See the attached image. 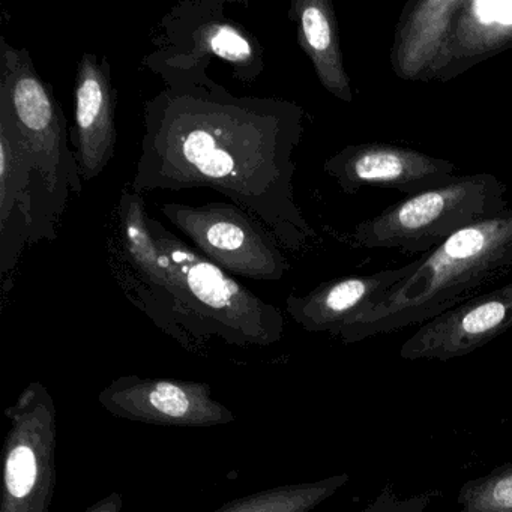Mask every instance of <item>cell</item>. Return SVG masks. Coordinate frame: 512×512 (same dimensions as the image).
Returning <instances> with one entry per match:
<instances>
[{
	"label": "cell",
	"mask_w": 512,
	"mask_h": 512,
	"mask_svg": "<svg viewBox=\"0 0 512 512\" xmlns=\"http://www.w3.org/2000/svg\"><path fill=\"white\" fill-rule=\"evenodd\" d=\"M458 512H512V460L461 485Z\"/></svg>",
	"instance_id": "cell-20"
},
{
	"label": "cell",
	"mask_w": 512,
	"mask_h": 512,
	"mask_svg": "<svg viewBox=\"0 0 512 512\" xmlns=\"http://www.w3.org/2000/svg\"><path fill=\"white\" fill-rule=\"evenodd\" d=\"M506 205V185L497 176H455L362 221L353 230V241L368 250L383 248L424 256L460 230L496 217Z\"/></svg>",
	"instance_id": "cell-4"
},
{
	"label": "cell",
	"mask_w": 512,
	"mask_h": 512,
	"mask_svg": "<svg viewBox=\"0 0 512 512\" xmlns=\"http://www.w3.org/2000/svg\"><path fill=\"white\" fill-rule=\"evenodd\" d=\"M0 106L10 112L20 137L64 214L70 193L83 191L79 161L67 142L64 110L26 49L2 40Z\"/></svg>",
	"instance_id": "cell-6"
},
{
	"label": "cell",
	"mask_w": 512,
	"mask_h": 512,
	"mask_svg": "<svg viewBox=\"0 0 512 512\" xmlns=\"http://www.w3.org/2000/svg\"><path fill=\"white\" fill-rule=\"evenodd\" d=\"M98 401L116 418L161 427H217L236 419L212 398L209 385L191 380L122 376L100 392Z\"/></svg>",
	"instance_id": "cell-10"
},
{
	"label": "cell",
	"mask_w": 512,
	"mask_h": 512,
	"mask_svg": "<svg viewBox=\"0 0 512 512\" xmlns=\"http://www.w3.org/2000/svg\"><path fill=\"white\" fill-rule=\"evenodd\" d=\"M122 505H124L122 494L118 493V491H113L109 496L89 506L85 512H122Z\"/></svg>",
	"instance_id": "cell-21"
},
{
	"label": "cell",
	"mask_w": 512,
	"mask_h": 512,
	"mask_svg": "<svg viewBox=\"0 0 512 512\" xmlns=\"http://www.w3.org/2000/svg\"><path fill=\"white\" fill-rule=\"evenodd\" d=\"M226 0H184L161 20L154 49L143 65L155 76L205 73L212 59L229 65L245 85L265 73V49L226 14Z\"/></svg>",
	"instance_id": "cell-5"
},
{
	"label": "cell",
	"mask_w": 512,
	"mask_h": 512,
	"mask_svg": "<svg viewBox=\"0 0 512 512\" xmlns=\"http://www.w3.org/2000/svg\"><path fill=\"white\" fill-rule=\"evenodd\" d=\"M145 103L142 152L130 190L211 188L260 221L281 247L316 239L296 205L295 151L304 107L269 97H238L205 73L164 77Z\"/></svg>",
	"instance_id": "cell-1"
},
{
	"label": "cell",
	"mask_w": 512,
	"mask_h": 512,
	"mask_svg": "<svg viewBox=\"0 0 512 512\" xmlns=\"http://www.w3.org/2000/svg\"><path fill=\"white\" fill-rule=\"evenodd\" d=\"M509 49L512 0H464L434 82H449Z\"/></svg>",
	"instance_id": "cell-16"
},
{
	"label": "cell",
	"mask_w": 512,
	"mask_h": 512,
	"mask_svg": "<svg viewBox=\"0 0 512 512\" xmlns=\"http://www.w3.org/2000/svg\"><path fill=\"white\" fill-rule=\"evenodd\" d=\"M122 221L128 254L145 280L154 298H160L169 287V277L161 260V251L149 227L142 194L125 188L121 197Z\"/></svg>",
	"instance_id": "cell-18"
},
{
	"label": "cell",
	"mask_w": 512,
	"mask_h": 512,
	"mask_svg": "<svg viewBox=\"0 0 512 512\" xmlns=\"http://www.w3.org/2000/svg\"><path fill=\"white\" fill-rule=\"evenodd\" d=\"M161 212L193 241L206 259L230 274L278 281L290 269L275 236L257 218L233 203H166Z\"/></svg>",
	"instance_id": "cell-8"
},
{
	"label": "cell",
	"mask_w": 512,
	"mask_h": 512,
	"mask_svg": "<svg viewBox=\"0 0 512 512\" xmlns=\"http://www.w3.org/2000/svg\"><path fill=\"white\" fill-rule=\"evenodd\" d=\"M463 5L464 0H409L404 5L389 55L398 79L434 82Z\"/></svg>",
	"instance_id": "cell-13"
},
{
	"label": "cell",
	"mask_w": 512,
	"mask_h": 512,
	"mask_svg": "<svg viewBox=\"0 0 512 512\" xmlns=\"http://www.w3.org/2000/svg\"><path fill=\"white\" fill-rule=\"evenodd\" d=\"M512 272V208L479 221L419 257L410 277L343 326L337 338L352 344L424 325L470 301Z\"/></svg>",
	"instance_id": "cell-2"
},
{
	"label": "cell",
	"mask_w": 512,
	"mask_h": 512,
	"mask_svg": "<svg viewBox=\"0 0 512 512\" xmlns=\"http://www.w3.org/2000/svg\"><path fill=\"white\" fill-rule=\"evenodd\" d=\"M149 227L169 277L166 293L155 298L163 313L157 322L167 323V332L178 340L188 334L194 341L215 337L242 347L271 346L281 340L284 322L278 308L191 250L160 221L149 217Z\"/></svg>",
	"instance_id": "cell-3"
},
{
	"label": "cell",
	"mask_w": 512,
	"mask_h": 512,
	"mask_svg": "<svg viewBox=\"0 0 512 512\" xmlns=\"http://www.w3.org/2000/svg\"><path fill=\"white\" fill-rule=\"evenodd\" d=\"M62 215L10 112L0 106V269L4 278L16 268L28 245L56 238Z\"/></svg>",
	"instance_id": "cell-9"
},
{
	"label": "cell",
	"mask_w": 512,
	"mask_h": 512,
	"mask_svg": "<svg viewBox=\"0 0 512 512\" xmlns=\"http://www.w3.org/2000/svg\"><path fill=\"white\" fill-rule=\"evenodd\" d=\"M74 143L83 181L97 178L115 154V91L110 62L89 53L82 56L77 68Z\"/></svg>",
	"instance_id": "cell-14"
},
{
	"label": "cell",
	"mask_w": 512,
	"mask_h": 512,
	"mask_svg": "<svg viewBox=\"0 0 512 512\" xmlns=\"http://www.w3.org/2000/svg\"><path fill=\"white\" fill-rule=\"evenodd\" d=\"M323 170L346 194L377 187L406 197L433 190L457 176L452 161L383 142L346 146L325 161Z\"/></svg>",
	"instance_id": "cell-11"
},
{
	"label": "cell",
	"mask_w": 512,
	"mask_h": 512,
	"mask_svg": "<svg viewBox=\"0 0 512 512\" xmlns=\"http://www.w3.org/2000/svg\"><path fill=\"white\" fill-rule=\"evenodd\" d=\"M512 328V283L475 296L419 326L401 346L406 361H451L470 355Z\"/></svg>",
	"instance_id": "cell-12"
},
{
	"label": "cell",
	"mask_w": 512,
	"mask_h": 512,
	"mask_svg": "<svg viewBox=\"0 0 512 512\" xmlns=\"http://www.w3.org/2000/svg\"><path fill=\"white\" fill-rule=\"evenodd\" d=\"M5 416L0 512H50L58 445V410L52 394L43 383H29Z\"/></svg>",
	"instance_id": "cell-7"
},
{
	"label": "cell",
	"mask_w": 512,
	"mask_h": 512,
	"mask_svg": "<svg viewBox=\"0 0 512 512\" xmlns=\"http://www.w3.org/2000/svg\"><path fill=\"white\" fill-rule=\"evenodd\" d=\"M418 265L419 259H416L400 268L329 281L308 295L289 296L287 313L305 331L326 332L338 337L346 323L373 305L395 284L410 277Z\"/></svg>",
	"instance_id": "cell-15"
},
{
	"label": "cell",
	"mask_w": 512,
	"mask_h": 512,
	"mask_svg": "<svg viewBox=\"0 0 512 512\" xmlns=\"http://www.w3.org/2000/svg\"><path fill=\"white\" fill-rule=\"evenodd\" d=\"M349 482V475L280 485L226 503L215 512H310Z\"/></svg>",
	"instance_id": "cell-19"
},
{
	"label": "cell",
	"mask_w": 512,
	"mask_h": 512,
	"mask_svg": "<svg viewBox=\"0 0 512 512\" xmlns=\"http://www.w3.org/2000/svg\"><path fill=\"white\" fill-rule=\"evenodd\" d=\"M290 17L296 22L299 46L310 58L320 85L343 103H353L355 95L344 67L331 0H293Z\"/></svg>",
	"instance_id": "cell-17"
}]
</instances>
